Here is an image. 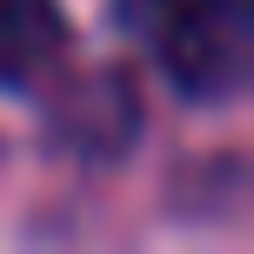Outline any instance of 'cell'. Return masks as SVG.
<instances>
[{
  "label": "cell",
  "mask_w": 254,
  "mask_h": 254,
  "mask_svg": "<svg viewBox=\"0 0 254 254\" xmlns=\"http://www.w3.org/2000/svg\"><path fill=\"white\" fill-rule=\"evenodd\" d=\"M140 127V107L121 74H87L54 101V140L67 154H121Z\"/></svg>",
  "instance_id": "7a4b0ae2"
},
{
  "label": "cell",
  "mask_w": 254,
  "mask_h": 254,
  "mask_svg": "<svg viewBox=\"0 0 254 254\" xmlns=\"http://www.w3.org/2000/svg\"><path fill=\"white\" fill-rule=\"evenodd\" d=\"M181 101H234L254 87V0H121Z\"/></svg>",
  "instance_id": "6da1fadb"
},
{
  "label": "cell",
  "mask_w": 254,
  "mask_h": 254,
  "mask_svg": "<svg viewBox=\"0 0 254 254\" xmlns=\"http://www.w3.org/2000/svg\"><path fill=\"white\" fill-rule=\"evenodd\" d=\"M67 20L54 0H0V87H34L61 61Z\"/></svg>",
  "instance_id": "3957f363"
}]
</instances>
